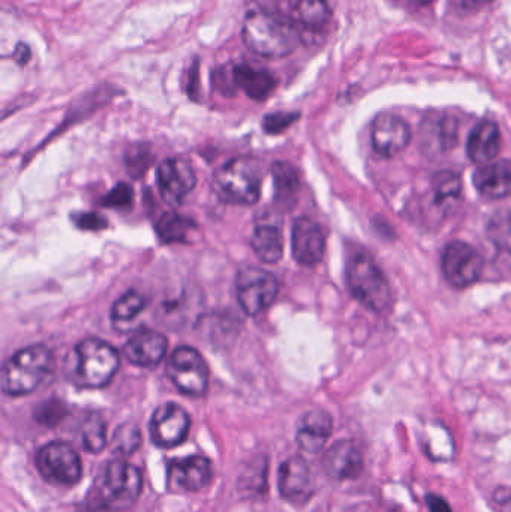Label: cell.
I'll return each instance as SVG.
<instances>
[{
  "label": "cell",
  "mask_w": 511,
  "mask_h": 512,
  "mask_svg": "<svg viewBox=\"0 0 511 512\" xmlns=\"http://www.w3.org/2000/svg\"><path fill=\"white\" fill-rule=\"evenodd\" d=\"M347 283L353 297L374 313L392 309L393 295L389 280L368 254H356L347 262Z\"/></svg>",
  "instance_id": "5b68a950"
},
{
  "label": "cell",
  "mask_w": 511,
  "mask_h": 512,
  "mask_svg": "<svg viewBox=\"0 0 511 512\" xmlns=\"http://www.w3.org/2000/svg\"><path fill=\"white\" fill-rule=\"evenodd\" d=\"M35 462L39 474L56 486H75L83 475L80 457L66 442L54 441L39 448Z\"/></svg>",
  "instance_id": "52a82bcc"
},
{
  "label": "cell",
  "mask_w": 511,
  "mask_h": 512,
  "mask_svg": "<svg viewBox=\"0 0 511 512\" xmlns=\"http://www.w3.org/2000/svg\"><path fill=\"white\" fill-rule=\"evenodd\" d=\"M363 456L356 442H335L324 454L323 469L335 481L356 480L363 472Z\"/></svg>",
  "instance_id": "ac0fdd59"
},
{
  "label": "cell",
  "mask_w": 511,
  "mask_h": 512,
  "mask_svg": "<svg viewBox=\"0 0 511 512\" xmlns=\"http://www.w3.org/2000/svg\"><path fill=\"white\" fill-rule=\"evenodd\" d=\"M333 432V420L329 412L314 409L300 418L297 427V444L308 454H318L326 447Z\"/></svg>",
  "instance_id": "d6986e66"
},
{
  "label": "cell",
  "mask_w": 511,
  "mask_h": 512,
  "mask_svg": "<svg viewBox=\"0 0 511 512\" xmlns=\"http://www.w3.org/2000/svg\"><path fill=\"white\" fill-rule=\"evenodd\" d=\"M441 268L453 288L465 289L479 282L485 270V261L473 246L455 240L444 248Z\"/></svg>",
  "instance_id": "30bf717a"
},
{
  "label": "cell",
  "mask_w": 511,
  "mask_h": 512,
  "mask_svg": "<svg viewBox=\"0 0 511 512\" xmlns=\"http://www.w3.org/2000/svg\"><path fill=\"white\" fill-rule=\"evenodd\" d=\"M168 340L150 328H138L123 348L126 360L138 367H155L167 354Z\"/></svg>",
  "instance_id": "e0dca14e"
},
{
  "label": "cell",
  "mask_w": 511,
  "mask_h": 512,
  "mask_svg": "<svg viewBox=\"0 0 511 512\" xmlns=\"http://www.w3.org/2000/svg\"><path fill=\"white\" fill-rule=\"evenodd\" d=\"M291 249L299 264L314 267L323 259L326 252V237L317 222L309 218H299L293 225Z\"/></svg>",
  "instance_id": "2e32d148"
},
{
  "label": "cell",
  "mask_w": 511,
  "mask_h": 512,
  "mask_svg": "<svg viewBox=\"0 0 511 512\" xmlns=\"http://www.w3.org/2000/svg\"><path fill=\"white\" fill-rule=\"evenodd\" d=\"M167 375L180 393L203 397L209 385V369L197 349L180 346L171 354Z\"/></svg>",
  "instance_id": "ba28073f"
},
{
  "label": "cell",
  "mask_w": 511,
  "mask_h": 512,
  "mask_svg": "<svg viewBox=\"0 0 511 512\" xmlns=\"http://www.w3.org/2000/svg\"><path fill=\"white\" fill-rule=\"evenodd\" d=\"M252 249L261 261L276 264L284 254V237L276 222H260L252 234Z\"/></svg>",
  "instance_id": "cb8c5ba5"
},
{
  "label": "cell",
  "mask_w": 511,
  "mask_h": 512,
  "mask_svg": "<svg viewBox=\"0 0 511 512\" xmlns=\"http://www.w3.org/2000/svg\"><path fill=\"white\" fill-rule=\"evenodd\" d=\"M75 224L84 231H101L107 228V221L98 213H83L75 218Z\"/></svg>",
  "instance_id": "74e56055"
},
{
  "label": "cell",
  "mask_w": 511,
  "mask_h": 512,
  "mask_svg": "<svg viewBox=\"0 0 511 512\" xmlns=\"http://www.w3.org/2000/svg\"><path fill=\"white\" fill-rule=\"evenodd\" d=\"M186 92H188L192 101L198 102V98H200V60H198V57H195L194 62L191 63V68H189Z\"/></svg>",
  "instance_id": "f35d334b"
},
{
  "label": "cell",
  "mask_w": 511,
  "mask_h": 512,
  "mask_svg": "<svg viewBox=\"0 0 511 512\" xmlns=\"http://www.w3.org/2000/svg\"><path fill=\"white\" fill-rule=\"evenodd\" d=\"M411 137L408 123L395 114H378L372 123V147L381 158L392 159L404 152L411 143Z\"/></svg>",
  "instance_id": "7c38bea8"
},
{
  "label": "cell",
  "mask_w": 511,
  "mask_h": 512,
  "mask_svg": "<svg viewBox=\"0 0 511 512\" xmlns=\"http://www.w3.org/2000/svg\"><path fill=\"white\" fill-rule=\"evenodd\" d=\"M81 441L87 453H99L107 445V423L101 415L92 412L81 424Z\"/></svg>",
  "instance_id": "f1b7e54d"
},
{
  "label": "cell",
  "mask_w": 511,
  "mask_h": 512,
  "mask_svg": "<svg viewBox=\"0 0 511 512\" xmlns=\"http://www.w3.org/2000/svg\"><path fill=\"white\" fill-rule=\"evenodd\" d=\"M233 77L237 89L242 90L252 101L263 102L278 87L275 75L267 69H258L248 63L233 66Z\"/></svg>",
  "instance_id": "44dd1931"
},
{
  "label": "cell",
  "mask_w": 511,
  "mask_h": 512,
  "mask_svg": "<svg viewBox=\"0 0 511 512\" xmlns=\"http://www.w3.org/2000/svg\"><path fill=\"white\" fill-rule=\"evenodd\" d=\"M488 237L498 249L511 254V210L497 213L488 225Z\"/></svg>",
  "instance_id": "f546056e"
},
{
  "label": "cell",
  "mask_w": 511,
  "mask_h": 512,
  "mask_svg": "<svg viewBox=\"0 0 511 512\" xmlns=\"http://www.w3.org/2000/svg\"><path fill=\"white\" fill-rule=\"evenodd\" d=\"M141 433L134 424H125L114 433L113 445L117 451L132 453L140 447Z\"/></svg>",
  "instance_id": "1f68e13d"
},
{
  "label": "cell",
  "mask_w": 511,
  "mask_h": 512,
  "mask_svg": "<svg viewBox=\"0 0 511 512\" xmlns=\"http://www.w3.org/2000/svg\"><path fill=\"white\" fill-rule=\"evenodd\" d=\"M501 134L497 123L482 120L474 126L467 141L468 158L476 164H489L500 153Z\"/></svg>",
  "instance_id": "7402d4cb"
},
{
  "label": "cell",
  "mask_w": 511,
  "mask_h": 512,
  "mask_svg": "<svg viewBox=\"0 0 511 512\" xmlns=\"http://www.w3.org/2000/svg\"><path fill=\"white\" fill-rule=\"evenodd\" d=\"M299 119V113H285V111H278V113L267 114V116L264 117L263 128L264 131L270 135L282 134L285 129L290 128V126Z\"/></svg>",
  "instance_id": "836d02e7"
},
{
  "label": "cell",
  "mask_w": 511,
  "mask_h": 512,
  "mask_svg": "<svg viewBox=\"0 0 511 512\" xmlns=\"http://www.w3.org/2000/svg\"><path fill=\"white\" fill-rule=\"evenodd\" d=\"M263 167L249 156L231 159L215 174L216 194L225 203L254 206L260 200Z\"/></svg>",
  "instance_id": "8992f818"
},
{
  "label": "cell",
  "mask_w": 511,
  "mask_h": 512,
  "mask_svg": "<svg viewBox=\"0 0 511 512\" xmlns=\"http://www.w3.org/2000/svg\"><path fill=\"white\" fill-rule=\"evenodd\" d=\"M275 182V200L284 207L293 206L300 189L299 173L288 162H276L272 168Z\"/></svg>",
  "instance_id": "484cf974"
},
{
  "label": "cell",
  "mask_w": 511,
  "mask_h": 512,
  "mask_svg": "<svg viewBox=\"0 0 511 512\" xmlns=\"http://www.w3.org/2000/svg\"><path fill=\"white\" fill-rule=\"evenodd\" d=\"M197 177L194 168L183 159H165L158 167V186L168 206L177 207L194 191Z\"/></svg>",
  "instance_id": "4fadbf2b"
},
{
  "label": "cell",
  "mask_w": 511,
  "mask_h": 512,
  "mask_svg": "<svg viewBox=\"0 0 511 512\" xmlns=\"http://www.w3.org/2000/svg\"><path fill=\"white\" fill-rule=\"evenodd\" d=\"M144 307H146V300H144L143 295L135 291H129L113 304L111 318H113V321L119 322L132 321L135 316L143 312Z\"/></svg>",
  "instance_id": "4dcf8cb0"
},
{
  "label": "cell",
  "mask_w": 511,
  "mask_h": 512,
  "mask_svg": "<svg viewBox=\"0 0 511 512\" xmlns=\"http://www.w3.org/2000/svg\"><path fill=\"white\" fill-rule=\"evenodd\" d=\"M213 480V465L207 457L189 456L168 466V487L174 492H200Z\"/></svg>",
  "instance_id": "9a60e30c"
},
{
  "label": "cell",
  "mask_w": 511,
  "mask_h": 512,
  "mask_svg": "<svg viewBox=\"0 0 511 512\" xmlns=\"http://www.w3.org/2000/svg\"><path fill=\"white\" fill-rule=\"evenodd\" d=\"M119 354L101 339L78 343L66 360V375L80 388H102L110 384L119 370Z\"/></svg>",
  "instance_id": "3957f363"
},
{
  "label": "cell",
  "mask_w": 511,
  "mask_h": 512,
  "mask_svg": "<svg viewBox=\"0 0 511 512\" xmlns=\"http://www.w3.org/2000/svg\"><path fill=\"white\" fill-rule=\"evenodd\" d=\"M65 406L60 402H45L39 406L38 412H35L36 420L44 426H54L65 417Z\"/></svg>",
  "instance_id": "e575fe53"
},
{
  "label": "cell",
  "mask_w": 511,
  "mask_h": 512,
  "mask_svg": "<svg viewBox=\"0 0 511 512\" xmlns=\"http://www.w3.org/2000/svg\"><path fill=\"white\" fill-rule=\"evenodd\" d=\"M12 59H14L18 65H27L30 59H32V50H30L29 45L24 44V42H18V44L15 45L14 53H12Z\"/></svg>",
  "instance_id": "60d3db41"
},
{
  "label": "cell",
  "mask_w": 511,
  "mask_h": 512,
  "mask_svg": "<svg viewBox=\"0 0 511 512\" xmlns=\"http://www.w3.org/2000/svg\"><path fill=\"white\" fill-rule=\"evenodd\" d=\"M236 291L246 315L258 316L278 297L279 283L270 271L246 267L237 274Z\"/></svg>",
  "instance_id": "9c48e42d"
},
{
  "label": "cell",
  "mask_w": 511,
  "mask_h": 512,
  "mask_svg": "<svg viewBox=\"0 0 511 512\" xmlns=\"http://www.w3.org/2000/svg\"><path fill=\"white\" fill-rule=\"evenodd\" d=\"M143 490V475L126 460H111L105 465L95 487L90 489L89 507L95 511L116 512L131 507Z\"/></svg>",
  "instance_id": "7a4b0ae2"
},
{
  "label": "cell",
  "mask_w": 511,
  "mask_h": 512,
  "mask_svg": "<svg viewBox=\"0 0 511 512\" xmlns=\"http://www.w3.org/2000/svg\"><path fill=\"white\" fill-rule=\"evenodd\" d=\"M332 8L327 0H297L294 20L308 32H320L332 20Z\"/></svg>",
  "instance_id": "d4e9b609"
},
{
  "label": "cell",
  "mask_w": 511,
  "mask_h": 512,
  "mask_svg": "<svg viewBox=\"0 0 511 512\" xmlns=\"http://www.w3.org/2000/svg\"><path fill=\"white\" fill-rule=\"evenodd\" d=\"M426 507L429 512H453L449 502L443 496L432 495V493L426 496Z\"/></svg>",
  "instance_id": "ab89813d"
},
{
  "label": "cell",
  "mask_w": 511,
  "mask_h": 512,
  "mask_svg": "<svg viewBox=\"0 0 511 512\" xmlns=\"http://www.w3.org/2000/svg\"><path fill=\"white\" fill-rule=\"evenodd\" d=\"M420 140L426 152H447L458 141V120L450 116L428 117L420 129Z\"/></svg>",
  "instance_id": "603a6c76"
},
{
  "label": "cell",
  "mask_w": 511,
  "mask_h": 512,
  "mask_svg": "<svg viewBox=\"0 0 511 512\" xmlns=\"http://www.w3.org/2000/svg\"><path fill=\"white\" fill-rule=\"evenodd\" d=\"M191 429V418L182 406L165 403L153 412L150 420V438L161 448H174L183 444Z\"/></svg>",
  "instance_id": "8fae6325"
},
{
  "label": "cell",
  "mask_w": 511,
  "mask_h": 512,
  "mask_svg": "<svg viewBox=\"0 0 511 512\" xmlns=\"http://www.w3.org/2000/svg\"><path fill=\"white\" fill-rule=\"evenodd\" d=\"M456 2L465 11H479L494 0H456Z\"/></svg>",
  "instance_id": "b9f144b4"
},
{
  "label": "cell",
  "mask_w": 511,
  "mask_h": 512,
  "mask_svg": "<svg viewBox=\"0 0 511 512\" xmlns=\"http://www.w3.org/2000/svg\"><path fill=\"white\" fill-rule=\"evenodd\" d=\"M278 487L279 493L288 504L296 507L308 504L314 495V486L311 469L302 456L290 457L282 463L279 468Z\"/></svg>",
  "instance_id": "5bb4252c"
},
{
  "label": "cell",
  "mask_w": 511,
  "mask_h": 512,
  "mask_svg": "<svg viewBox=\"0 0 511 512\" xmlns=\"http://www.w3.org/2000/svg\"><path fill=\"white\" fill-rule=\"evenodd\" d=\"M296 20L267 9H251L242 26V41L251 53L264 59H284L302 44Z\"/></svg>",
  "instance_id": "6da1fadb"
},
{
  "label": "cell",
  "mask_w": 511,
  "mask_h": 512,
  "mask_svg": "<svg viewBox=\"0 0 511 512\" xmlns=\"http://www.w3.org/2000/svg\"><path fill=\"white\" fill-rule=\"evenodd\" d=\"M419 5L426 6V5H432V3L435 2V0H416Z\"/></svg>",
  "instance_id": "7bdbcfd3"
},
{
  "label": "cell",
  "mask_w": 511,
  "mask_h": 512,
  "mask_svg": "<svg viewBox=\"0 0 511 512\" xmlns=\"http://www.w3.org/2000/svg\"><path fill=\"white\" fill-rule=\"evenodd\" d=\"M194 227V222L191 219L183 218V216L174 212H168L159 218L158 224H156V233H158L159 240L162 243L173 245V243L186 242L189 231Z\"/></svg>",
  "instance_id": "83f0119b"
},
{
  "label": "cell",
  "mask_w": 511,
  "mask_h": 512,
  "mask_svg": "<svg viewBox=\"0 0 511 512\" xmlns=\"http://www.w3.org/2000/svg\"><path fill=\"white\" fill-rule=\"evenodd\" d=\"M477 192L486 200L497 201L511 195V162L498 161L483 165L473 176Z\"/></svg>",
  "instance_id": "ffe728a7"
},
{
  "label": "cell",
  "mask_w": 511,
  "mask_h": 512,
  "mask_svg": "<svg viewBox=\"0 0 511 512\" xmlns=\"http://www.w3.org/2000/svg\"><path fill=\"white\" fill-rule=\"evenodd\" d=\"M134 200V191L128 183H119L116 188L111 189L104 198L101 204L110 209H129Z\"/></svg>",
  "instance_id": "d6a6232c"
},
{
  "label": "cell",
  "mask_w": 511,
  "mask_h": 512,
  "mask_svg": "<svg viewBox=\"0 0 511 512\" xmlns=\"http://www.w3.org/2000/svg\"><path fill=\"white\" fill-rule=\"evenodd\" d=\"M53 369V352L47 346H27L12 355L3 366L2 391L8 396H26L44 384Z\"/></svg>",
  "instance_id": "277c9868"
},
{
  "label": "cell",
  "mask_w": 511,
  "mask_h": 512,
  "mask_svg": "<svg viewBox=\"0 0 511 512\" xmlns=\"http://www.w3.org/2000/svg\"><path fill=\"white\" fill-rule=\"evenodd\" d=\"M212 84L224 96H233L237 92L236 81L233 77V68H218L213 71Z\"/></svg>",
  "instance_id": "d590c367"
},
{
  "label": "cell",
  "mask_w": 511,
  "mask_h": 512,
  "mask_svg": "<svg viewBox=\"0 0 511 512\" xmlns=\"http://www.w3.org/2000/svg\"><path fill=\"white\" fill-rule=\"evenodd\" d=\"M432 197L435 206L443 210H450L461 201L462 182L461 177L452 171H441L432 180Z\"/></svg>",
  "instance_id": "4316f807"
},
{
  "label": "cell",
  "mask_w": 511,
  "mask_h": 512,
  "mask_svg": "<svg viewBox=\"0 0 511 512\" xmlns=\"http://www.w3.org/2000/svg\"><path fill=\"white\" fill-rule=\"evenodd\" d=\"M149 158V150L147 149H137L131 150L128 158H126V164H128L129 171H131V176L140 177L144 171L149 168L150 165Z\"/></svg>",
  "instance_id": "8d00e7d4"
}]
</instances>
